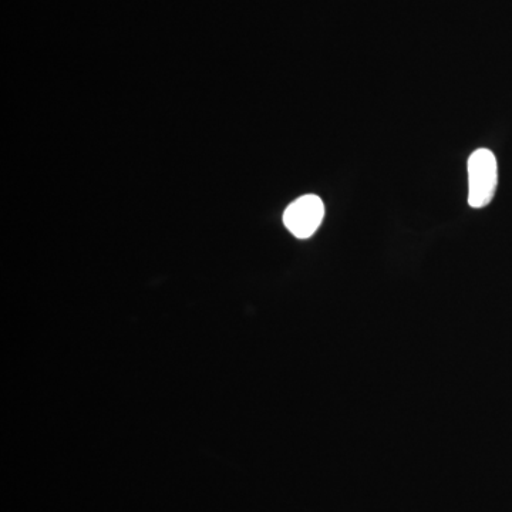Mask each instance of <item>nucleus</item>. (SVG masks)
<instances>
[{
    "label": "nucleus",
    "instance_id": "1",
    "mask_svg": "<svg viewBox=\"0 0 512 512\" xmlns=\"http://www.w3.org/2000/svg\"><path fill=\"white\" fill-rule=\"evenodd\" d=\"M468 204L484 208L493 201L498 185V164L493 151L478 148L468 158Z\"/></svg>",
    "mask_w": 512,
    "mask_h": 512
},
{
    "label": "nucleus",
    "instance_id": "2",
    "mask_svg": "<svg viewBox=\"0 0 512 512\" xmlns=\"http://www.w3.org/2000/svg\"><path fill=\"white\" fill-rule=\"evenodd\" d=\"M325 218V205L318 195L308 194L293 201L284 214V224L296 238H311Z\"/></svg>",
    "mask_w": 512,
    "mask_h": 512
}]
</instances>
